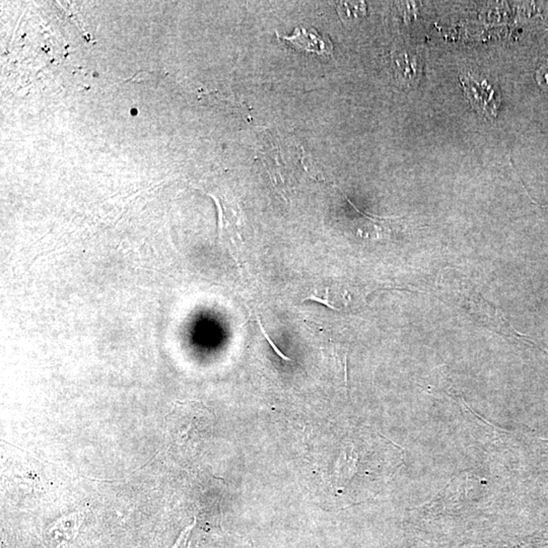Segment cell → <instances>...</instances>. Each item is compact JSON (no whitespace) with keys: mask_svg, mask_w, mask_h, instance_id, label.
Listing matches in <instances>:
<instances>
[{"mask_svg":"<svg viewBox=\"0 0 548 548\" xmlns=\"http://www.w3.org/2000/svg\"><path fill=\"white\" fill-rule=\"evenodd\" d=\"M277 37L278 39L285 40L287 43L291 44V47L296 48L299 51L316 54L318 56L333 57L335 46H333L330 38L328 37V35H321L315 28L300 26L295 29L291 35L277 34Z\"/></svg>","mask_w":548,"mask_h":548,"instance_id":"cell-2","label":"cell"},{"mask_svg":"<svg viewBox=\"0 0 548 548\" xmlns=\"http://www.w3.org/2000/svg\"><path fill=\"white\" fill-rule=\"evenodd\" d=\"M458 79L472 108L489 120H495L501 102L499 90L487 79L478 81L469 73H460Z\"/></svg>","mask_w":548,"mask_h":548,"instance_id":"cell-1","label":"cell"},{"mask_svg":"<svg viewBox=\"0 0 548 548\" xmlns=\"http://www.w3.org/2000/svg\"><path fill=\"white\" fill-rule=\"evenodd\" d=\"M326 295L327 297L326 299L325 300L320 299V298L318 297H315V296H312V297L310 298H306V300H312V301L318 302V303L325 304V306H328V308L333 309V310H336V308H335V306H332V304H330V302H329L328 289H327Z\"/></svg>","mask_w":548,"mask_h":548,"instance_id":"cell-4","label":"cell"},{"mask_svg":"<svg viewBox=\"0 0 548 548\" xmlns=\"http://www.w3.org/2000/svg\"><path fill=\"white\" fill-rule=\"evenodd\" d=\"M258 323H259L260 328H261L262 335H264V337L266 338V340H268V343H270V345H272V348H274V350L275 352H276L277 356H280V358H283V360L287 361V362H291V358H287V356H285V354H283V352H281L280 350H279L278 348H276V345H275L274 342L272 341V338H270V336H268V333L265 332V330H264L263 326H262L261 321H260L259 318H258Z\"/></svg>","mask_w":548,"mask_h":548,"instance_id":"cell-3","label":"cell"},{"mask_svg":"<svg viewBox=\"0 0 548 548\" xmlns=\"http://www.w3.org/2000/svg\"><path fill=\"white\" fill-rule=\"evenodd\" d=\"M195 525H196V518H194V522H193L192 525H190V526L187 527V528L185 529V530H183L181 535H180L179 539H178V540L176 541L175 545H174L173 548L179 547L180 543H181L184 535L186 534L187 532H190V531L192 530L193 527H194Z\"/></svg>","mask_w":548,"mask_h":548,"instance_id":"cell-5","label":"cell"}]
</instances>
